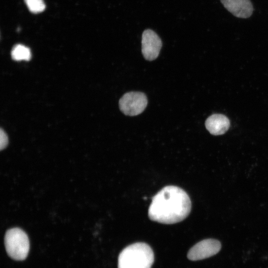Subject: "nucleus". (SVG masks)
I'll list each match as a JSON object with an SVG mask.
<instances>
[{
    "label": "nucleus",
    "mask_w": 268,
    "mask_h": 268,
    "mask_svg": "<svg viewBox=\"0 0 268 268\" xmlns=\"http://www.w3.org/2000/svg\"><path fill=\"white\" fill-rule=\"evenodd\" d=\"M191 209L188 195L181 188L166 186L152 199L148 208L149 218L163 224H174L186 218Z\"/></svg>",
    "instance_id": "obj_1"
},
{
    "label": "nucleus",
    "mask_w": 268,
    "mask_h": 268,
    "mask_svg": "<svg viewBox=\"0 0 268 268\" xmlns=\"http://www.w3.org/2000/svg\"><path fill=\"white\" fill-rule=\"evenodd\" d=\"M153 252L147 244L137 242L124 248L118 257V268H151Z\"/></svg>",
    "instance_id": "obj_2"
},
{
    "label": "nucleus",
    "mask_w": 268,
    "mask_h": 268,
    "mask_svg": "<svg viewBox=\"0 0 268 268\" xmlns=\"http://www.w3.org/2000/svg\"><path fill=\"white\" fill-rule=\"evenodd\" d=\"M4 245L8 255L12 259L22 261L27 257L29 241L26 233L18 228L8 230L4 236Z\"/></svg>",
    "instance_id": "obj_3"
},
{
    "label": "nucleus",
    "mask_w": 268,
    "mask_h": 268,
    "mask_svg": "<svg viewBox=\"0 0 268 268\" xmlns=\"http://www.w3.org/2000/svg\"><path fill=\"white\" fill-rule=\"evenodd\" d=\"M119 104L121 111L124 114L134 116L144 111L147 104V99L143 93L130 92L121 98Z\"/></svg>",
    "instance_id": "obj_4"
},
{
    "label": "nucleus",
    "mask_w": 268,
    "mask_h": 268,
    "mask_svg": "<svg viewBox=\"0 0 268 268\" xmlns=\"http://www.w3.org/2000/svg\"><path fill=\"white\" fill-rule=\"evenodd\" d=\"M220 242L214 239H206L197 243L189 251L187 257L191 261H198L213 256L219 252Z\"/></svg>",
    "instance_id": "obj_5"
},
{
    "label": "nucleus",
    "mask_w": 268,
    "mask_h": 268,
    "mask_svg": "<svg viewBox=\"0 0 268 268\" xmlns=\"http://www.w3.org/2000/svg\"><path fill=\"white\" fill-rule=\"evenodd\" d=\"M141 51L144 58L148 61L156 59L162 47V41L153 30L146 29L142 35Z\"/></svg>",
    "instance_id": "obj_6"
},
{
    "label": "nucleus",
    "mask_w": 268,
    "mask_h": 268,
    "mask_svg": "<svg viewBox=\"0 0 268 268\" xmlns=\"http://www.w3.org/2000/svg\"><path fill=\"white\" fill-rule=\"evenodd\" d=\"M220 1L228 11L238 18H249L254 10L250 0H220Z\"/></svg>",
    "instance_id": "obj_7"
},
{
    "label": "nucleus",
    "mask_w": 268,
    "mask_h": 268,
    "mask_svg": "<svg viewBox=\"0 0 268 268\" xmlns=\"http://www.w3.org/2000/svg\"><path fill=\"white\" fill-rule=\"evenodd\" d=\"M206 129L213 135H220L224 134L230 127L229 119L222 114H213L205 121Z\"/></svg>",
    "instance_id": "obj_8"
},
{
    "label": "nucleus",
    "mask_w": 268,
    "mask_h": 268,
    "mask_svg": "<svg viewBox=\"0 0 268 268\" xmlns=\"http://www.w3.org/2000/svg\"><path fill=\"white\" fill-rule=\"evenodd\" d=\"M11 55L12 58L17 61H29L31 57L29 48L21 44L14 46L12 49Z\"/></svg>",
    "instance_id": "obj_9"
},
{
    "label": "nucleus",
    "mask_w": 268,
    "mask_h": 268,
    "mask_svg": "<svg viewBox=\"0 0 268 268\" xmlns=\"http://www.w3.org/2000/svg\"><path fill=\"white\" fill-rule=\"evenodd\" d=\"M24 1L32 13L41 12L45 8V4L43 0H24Z\"/></svg>",
    "instance_id": "obj_10"
},
{
    "label": "nucleus",
    "mask_w": 268,
    "mask_h": 268,
    "mask_svg": "<svg viewBox=\"0 0 268 268\" xmlns=\"http://www.w3.org/2000/svg\"><path fill=\"white\" fill-rule=\"evenodd\" d=\"M8 137L5 132L1 129L0 131V150L4 149L8 144Z\"/></svg>",
    "instance_id": "obj_11"
}]
</instances>
